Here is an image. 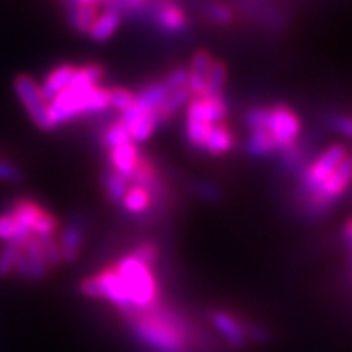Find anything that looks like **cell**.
Returning <instances> with one entry per match:
<instances>
[{
	"label": "cell",
	"instance_id": "ab89813d",
	"mask_svg": "<svg viewBox=\"0 0 352 352\" xmlns=\"http://www.w3.org/2000/svg\"><path fill=\"white\" fill-rule=\"evenodd\" d=\"M67 3H82V6H98L100 0H67Z\"/></svg>",
	"mask_w": 352,
	"mask_h": 352
},
{
	"label": "cell",
	"instance_id": "f1b7e54d",
	"mask_svg": "<svg viewBox=\"0 0 352 352\" xmlns=\"http://www.w3.org/2000/svg\"><path fill=\"white\" fill-rule=\"evenodd\" d=\"M23 245L6 243L0 248V277H8L15 270V264L19 261Z\"/></svg>",
	"mask_w": 352,
	"mask_h": 352
},
{
	"label": "cell",
	"instance_id": "44dd1931",
	"mask_svg": "<svg viewBox=\"0 0 352 352\" xmlns=\"http://www.w3.org/2000/svg\"><path fill=\"white\" fill-rule=\"evenodd\" d=\"M67 21L74 30L87 34L94 21L98 16V6H82V3H67Z\"/></svg>",
	"mask_w": 352,
	"mask_h": 352
},
{
	"label": "cell",
	"instance_id": "3957f363",
	"mask_svg": "<svg viewBox=\"0 0 352 352\" xmlns=\"http://www.w3.org/2000/svg\"><path fill=\"white\" fill-rule=\"evenodd\" d=\"M95 87L80 85V83H70L65 90L54 96L47 103V116L54 129L65 122L76 120L80 116L91 114V100H94Z\"/></svg>",
	"mask_w": 352,
	"mask_h": 352
},
{
	"label": "cell",
	"instance_id": "d590c367",
	"mask_svg": "<svg viewBox=\"0 0 352 352\" xmlns=\"http://www.w3.org/2000/svg\"><path fill=\"white\" fill-rule=\"evenodd\" d=\"M208 15L214 23L219 25H228L233 20L232 10L227 6H223V3H212L208 8Z\"/></svg>",
	"mask_w": 352,
	"mask_h": 352
},
{
	"label": "cell",
	"instance_id": "4316f807",
	"mask_svg": "<svg viewBox=\"0 0 352 352\" xmlns=\"http://www.w3.org/2000/svg\"><path fill=\"white\" fill-rule=\"evenodd\" d=\"M210 124H206L202 121L196 120H186L184 122V138H186V142L191 145L196 151H204L206 140H208V135L210 132Z\"/></svg>",
	"mask_w": 352,
	"mask_h": 352
},
{
	"label": "cell",
	"instance_id": "60d3db41",
	"mask_svg": "<svg viewBox=\"0 0 352 352\" xmlns=\"http://www.w3.org/2000/svg\"><path fill=\"white\" fill-rule=\"evenodd\" d=\"M344 233H346V239L349 240V243H352V220H349V222L346 223Z\"/></svg>",
	"mask_w": 352,
	"mask_h": 352
},
{
	"label": "cell",
	"instance_id": "d6986e66",
	"mask_svg": "<svg viewBox=\"0 0 352 352\" xmlns=\"http://www.w3.org/2000/svg\"><path fill=\"white\" fill-rule=\"evenodd\" d=\"M233 145H235V135H233L232 129L223 122H220V124L210 127L204 152L210 153V155H223V153L232 151Z\"/></svg>",
	"mask_w": 352,
	"mask_h": 352
},
{
	"label": "cell",
	"instance_id": "5bb4252c",
	"mask_svg": "<svg viewBox=\"0 0 352 352\" xmlns=\"http://www.w3.org/2000/svg\"><path fill=\"white\" fill-rule=\"evenodd\" d=\"M140 158H142V155H140L138 144L134 142H127L121 147L111 148L108 153L109 168L121 175L122 178H126L127 182H131V176L138 168Z\"/></svg>",
	"mask_w": 352,
	"mask_h": 352
},
{
	"label": "cell",
	"instance_id": "8d00e7d4",
	"mask_svg": "<svg viewBox=\"0 0 352 352\" xmlns=\"http://www.w3.org/2000/svg\"><path fill=\"white\" fill-rule=\"evenodd\" d=\"M267 120V108H252L248 109L245 114V122L250 129H259V127H264Z\"/></svg>",
	"mask_w": 352,
	"mask_h": 352
},
{
	"label": "cell",
	"instance_id": "4fadbf2b",
	"mask_svg": "<svg viewBox=\"0 0 352 352\" xmlns=\"http://www.w3.org/2000/svg\"><path fill=\"white\" fill-rule=\"evenodd\" d=\"M210 324L233 349H243L248 344L245 324L233 315L227 314V311H212Z\"/></svg>",
	"mask_w": 352,
	"mask_h": 352
},
{
	"label": "cell",
	"instance_id": "e575fe53",
	"mask_svg": "<svg viewBox=\"0 0 352 352\" xmlns=\"http://www.w3.org/2000/svg\"><path fill=\"white\" fill-rule=\"evenodd\" d=\"M188 77H189V72L188 69H183V67H176L171 70V72L166 76L162 83H164L166 90L170 91H175V90H179V88H184L188 85Z\"/></svg>",
	"mask_w": 352,
	"mask_h": 352
},
{
	"label": "cell",
	"instance_id": "6da1fadb",
	"mask_svg": "<svg viewBox=\"0 0 352 352\" xmlns=\"http://www.w3.org/2000/svg\"><path fill=\"white\" fill-rule=\"evenodd\" d=\"M129 320L132 334L145 349L152 352H186L189 329L182 316L164 308L122 311Z\"/></svg>",
	"mask_w": 352,
	"mask_h": 352
},
{
	"label": "cell",
	"instance_id": "e0dca14e",
	"mask_svg": "<svg viewBox=\"0 0 352 352\" xmlns=\"http://www.w3.org/2000/svg\"><path fill=\"white\" fill-rule=\"evenodd\" d=\"M121 25V13H118L113 8H107L104 12L98 13L96 20L88 30V38L94 39L95 43H104L118 32Z\"/></svg>",
	"mask_w": 352,
	"mask_h": 352
},
{
	"label": "cell",
	"instance_id": "d6a6232c",
	"mask_svg": "<svg viewBox=\"0 0 352 352\" xmlns=\"http://www.w3.org/2000/svg\"><path fill=\"white\" fill-rule=\"evenodd\" d=\"M214 57L208 51H197L191 57V64H189V72L199 74V76L208 77L210 67H212Z\"/></svg>",
	"mask_w": 352,
	"mask_h": 352
},
{
	"label": "cell",
	"instance_id": "30bf717a",
	"mask_svg": "<svg viewBox=\"0 0 352 352\" xmlns=\"http://www.w3.org/2000/svg\"><path fill=\"white\" fill-rule=\"evenodd\" d=\"M13 272L25 280H41L50 272V266L43 256L41 246L34 235L23 243V250Z\"/></svg>",
	"mask_w": 352,
	"mask_h": 352
},
{
	"label": "cell",
	"instance_id": "74e56055",
	"mask_svg": "<svg viewBox=\"0 0 352 352\" xmlns=\"http://www.w3.org/2000/svg\"><path fill=\"white\" fill-rule=\"evenodd\" d=\"M331 127L346 138H352V118L351 116H334Z\"/></svg>",
	"mask_w": 352,
	"mask_h": 352
},
{
	"label": "cell",
	"instance_id": "83f0119b",
	"mask_svg": "<svg viewBox=\"0 0 352 352\" xmlns=\"http://www.w3.org/2000/svg\"><path fill=\"white\" fill-rule=\"evenodd\" d=\"M226 82H227L226 64L214 59L212 67H210L208 74V94H206V96H222Z\"/></svg>",
	"mask_w": 352,
	"mask_h": 352
},
{
	"label": "cell",
	"instance_id": "ba28073f",
	"mask_svg": "<svg viewBox=\"0 0 352 352\" xmlns=\"http://www.w3.org/2000/svg\"><path fill=\"white\" fill-rule=\"evenodd\" d=\"M352 182V158L346 157L336 170L324 179L318 191L310 197L311 208L324 209L344 195Z\"/></svg>",
	"mask_w": 352,
	"mask_h": 352
},
{
	"label": "cell",
	"instance_id": "484cf974",
	"mask_svg": "<svg viewBox=\"0 0 352 352\" xmlns=\"http://www.w3.org/2000/svg\"><path fill=\"white\" fill-rule=\"evenodd\" d=\"M127 142H132L129 129H127V126L120 120L111 122V124L107 126V129L101 132V144L107 148H109V151H111V148L121 147V145H124Z\"/></svg>",
	"mask_w": 352,
	"mask_h": 352
},
{
	"label": "cell",
	"instance_id": "5b68a950",
	"mask_svg": "<svg viewBox=\"0 0 352 352\" xmlns=\"http://www.w3.org/2000/svg\"><path fill=\"white\" fill-rule=\"evenodd\" d=\"M264 129L274 139L277 151H289L297 144L302 131L300 118L287 104H274L267 108V120Z\"/></svg>",
	"mask_w": 352,
	"mask_h": 352
},
{
	"label": "cell",
	"instance_id": "b9f144b4",
	"mask_svg": "<svg viewBox=\"0 0 352 352\" xmlns=\"http://www.w3.org/2000/svg\"><path fill=\"white\" fill-rule=\"evenodd\" d=\"M100 3H108V0H100Z\"/></svg>",
	"mask_w": 352,
	"mask_h": 352
},
{
	"label": "cell",
	"instance_id": "836d02e7",
	"mask_svg": "<svg viewBox=\"0 0 352 352\" xmlns=\"http://www.w3.org/2000/svg\"><path fill=\"white\" fill-rule=\"evenodd\" d=\"M25 179L23 171L20 166H16L12 162L6 160V158H0V182L2 183H12L19 184Z\"/></svg>",
	"mask_w": 352,
	"mask_h": 352
},
{
	"label": "cell",
	"instance_id": "7402d4cb",
	"mask_svg": "<svg viewBox=\"0 0 352 352\" xmlns=\"http://www.w3.org/2000/svg\"><path fill=\"white\" fill-rule=\"evenodd\" d=\"M152 202H153V196L148 189H145L142 186H132L131 184L120 204L122 206V209H124L127 214L140 215L151 209Z\"/></svg>",
	"mask_w": 352,
	"mask_h": 352
},
{
	"label": "cell",
	"instance_id": "9c48e42d",
	"mask_svg": "<svg viewBox=\"0 0 352 352\" xmlns=\"http://www.w3.org/2000/svg\"><path fill=\"white\" fill-rule=\"evenodd\" d=\"M152 3V20L158 30L166 34H182L188 30L189 20L186 12L176 0H148Z\"/></svg>",
	"mask_w": 352,
	"mask_h": 352
},
{
	"label": "cell",
	"instance_id": "603a6c76",
	"mask_svg": "<svg viewBox=\"0 0 352 352\" xmlns=\"http://www.w3.org/2000/svg\"><path fill=\"white\" fill-rule=\"evenodd\" d=\"M246 152L252 157H270L277 152L274 139L264 127L252 129L248 139H246Z\"/></svg>",
	"mask_w": 352,
	"mask_h": 352
},
{
	"label": "cell",
	"instance_id": "cb8c5ba5",
	"mask_svg": "<svg viewBox=\"0 0 352 352\" xmlns=\"http://www.w3.org/2000/svg\"><path fill=\"white\" fill-rule=\"evenodd\" d=\"M32 236V232L21 227L10 212L0 214V241L23 245Z\"/></svg>",
	"mask_w": 352,
	"mask_h": 352
},
{
	"label": "cell",
	"instance_id": "ac0fdd59",
	"mask_svg": "<svg viewBox=\"0 0 352 352\" xmlns=\"http://www.w3.org/2000/svg\"><path fill=\"white\" fill-rule=\"evenodd\" d=\"M170 91L162 82H153L145 85L139 94H134V107L140 111H155L166 100Z\"/></svg>",
	"mask_w": 352,
	"mask_h": 352
},
{
	"label": "cell",
	"instance_id": "7c38bea8",
	"mask_svg": "<svg viewBox=\"0 0 352 352\" xmlns=\"http://www.w3.org/2000/svg\"><path fill=\"white\" fill-rule=\"evenodd\" d=\"M120 121L124 122L129 129L131 140L134 144H144L152 138L153 132L157 131L158 122L153 111H140L134 104L124 113H121Z\"/></svg>",
	"mask_w": 352,
	"mask_h": 352
},
{
	"label": "cell",
	"instance_id": "2e32d148",
	"mask_svg": "<svg viewBox=\"0 0 352 352\" xmlns=\"http://www.w3.org/2000/svg\"><path fill=\"white\" fill-rule=\"evenodd\" d=\"M83 243V227L78 220H72L65 226L63 230H60L59 240H57V245H59L60 256H63L64 263H74L78 258V253H80Z\"/></svg>",
	"mask_w": 352,
	"mask_h": 352
},
{
	"label": "cell",
	"instance_id": "ffe728a7",
	"mask_svg": "<svg viewBox=\"0 0 352 352\" xmlns=\"http://www.w3.org/2000/svg\"><path fill=\"white\" fill-rule=\"evenodd\" d=\"M41 204H38L36 201L28 199V197H20V199H15L10 204V209L8 212L13 215V219L20 223L21 227H25L26 230L32 232L34 222L39 219V215L44 212Z\"/></svg>",
	"mask_w": 352,
	"mask_h": 352
},
{
	"label": "cell",
	"instance_id": "52a82bcc",
	"mask_svg": "<svg viewBox=\"0 0 352 352\" xmlns=\"http://www.w3.org/2000/svg\"><path fill=\"white\" fill-rule=\"evenodd\" d=\"M347 157V153L341 145H331L311 165H308L300 176V184L303 192L311 197L318 191L321 184L329 175L336 170V166Z\"/></svg>",
	"mask_w": 352,
	"mask_h": 352
},
{
	"label": "cell",
	"instance_id": "1f68e13d",
	"mask_svg": "<svg viewBox=\"0 0 352 352\" xmlns=\"http://www.w3.org/2000/svg\"><path fill=\"white\" fill-rule=\"evenodd\" d=\"M131 254L138 259V261H140L152 270V267L157 264V259H158V246L155 243H152V241H144V243H139L135 246L134 252Z\"/></svg>",
	"mask_w": 352,
	"mask_h": 352
},
{
	"label": "cell",
	"instance_id": "8fae6325",
	"mask_svg": "<svg viewBox=\"0 0 352 352\" xmlns=\"http://www.w3.org/2000/svg\"><path fill=\"white\" fill-rule=\"evenodd\" d=\"M228 113V104L222 96H199L186 104V120L202 121L206 124H220Z\"/></svg>",
	"mask_w": 352,
	"mask_h": 352
},
{
	"label": "cell",
	"instance_id": "f546056e",
	"mask_svg": "<svg viewBox=\"0 0 352 352\" xmlns=\"http://www.w3.org/2000/svg\"><path fill=\"white\" fill-rule=\"evenodd\" d=\"M39 241V246H41L43 256L46 259L47 266L50 267H57L59 264H63V256H60L59 245H57V240L54 236H36Z\"/></svg>",
	"mask_w": 352,
	"mask_h": 352
},
{
	"label": "cell",
	"instance_id": "9a60e30c",
	"mask_svg": "<svg viewBox=\"0 0 352 352\" xmlns=\"http://www.w3.org/2000/svg\"><path fill=\"white\" fill-rule=\"evenodd\" d=\"M74 72H76V65L72 64H60L57 65L44 77L41 85H39V90H41V95L46 103L60 94V91L65 90L70 83H72Z\"/></svg>",
	"mask_w": 352,
	"mask_h": 352
},
{
	"label": "cell",
	"instance_id": "4dcf8cb0",
	"mask_svg": "<svg viewBox=\"0 0 352 352\" xmlns=\"http://www.w3.org/2000/svg\"><path fill=\"white\" fill-rule=\"evenodd\" d=\"M134 104V94L127 88L116 87L109 88V108L116 109L118 113H124Z\"/></svg>",
	"mask_w": 352,
	"mask_h": 352
},
{
	"label": "cell",
	"instance_id": "8992f818",
	"mask_svg": "<svg viewBox=\"0 0 352 352\" xmlns=\"http://www.w3.org/2000/svg\"><path fill=\"white\" fill-rule=\"evenodd\" d=\"M13 90L21 107L30 116V120L38 129L41 131H54L50 116H47V103L44 101L39 83L28 74H20L13 80Z\"/></svg>",
	"mask_w": 352,
	"mask_h": 352
},
{
	"label": "cell",
	"instance_id": "d4e9b609",
	"mask_svg": "<svg viewBox=\"0 0 352 352\" xmlns=\"http://www.w3.org/2000/svg\"><path fill=\"white\" fill-rule=\"evenodd\" d=\"M131 183L126 178H122L121 175H118L116 171L111 168H107L103 173V189L104 195L114 204H120L122 197H124L126 191L129 189Z\"/></svg>",
	"mask_w": 352,
	"mask_h": 352
},
{
	"label": "cell",
	"instance_id": "277c9868",
	"mask_svg": "<svg viewBox=\"0 0 352 352\" xmlns=\"http://www.w3.org/2000/svg\"><path fill=\"white\" fill-rule=\"evenodd\" d=\"M80 292L85 297L100 298V300H107L113 303L114 307L120 308L121 311L132 310V302L127 292L126 284L118 274L114 267H107L98 274L87 277L82 280Z\"/></svg>",
	"mask_w": 352,
	"mask_h": 352
},
{
	"label": "cell",
	"instance_id": "7a4b0ae2",
	"mask_svg": "<svg viewBox=\"0 0 352 352\" xmlns=\"http://www.w3.org/2000/svg\"><path fill=\"white\" fill-rule=\"evenodd\" d=\"M113 267L126 284L132 302V310H145L155 305L158 285L151 267L138 261L132 254L121 258Z\"/></svg>",
	"mask_w": 352,
	"mask_h": 352
},
{
	"label": "cell",
	"instance_id": "f35d334b",
	"mask_svg": "<svg viewBox=\"0 0 352 352\" xmlns=\"http://www.w3.org/2000/svg\"><path fill=\"white\" fill-rule=\"evenodd\" d=\"M197 191H199L201 196L208 197V199H214V196H217V191L208 186V184H201V186H197Z\"/></svg>",
	"mask_w": 352,
	"mask_h": 352
}]
</instances>
